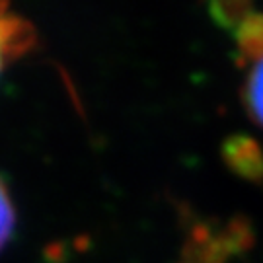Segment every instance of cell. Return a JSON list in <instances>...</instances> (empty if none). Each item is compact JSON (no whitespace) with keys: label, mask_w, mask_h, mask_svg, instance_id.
Segmentation results:
<instances>
[{"label":"cell","mask_w":263,"mask_h":263,"mask_svg":"<svg viewBox=\"0 0 263 263\" xmlns=\"http://www.w3.org/2000/svg\"><path fill=\"white\" fill-rule=\"evenodd\" d=\"M33 47V26L14 12L10 0H0V74Z\"/></svg>","instance_id":"cell-1"},{"label":"cell","mask_w":263,"mask_h":263,"mask_svg":"<svg viewBox=\"0 0 263 263\" xmlns=\"http://www.w3.org/2000/svg\"><path fill=\"white\" fill-rule=\"evenodd\" d=\"M238 51L242 61H255L263 59V14L248 16L238 28Z\"/></svg>","instance_id":"cell-2"},{"label":"cell","mask_w":263,"mask_h":263,"mask_svg":"<svg viewBox=\"0 0 263 263\" xmlns=\"http://www.w3.org/2000/svg\"><path fill=\"white\" fill-rule=\"evenodd\" d=\"M244 104L250 117L263 127V59L255 61L244 86Z\"/></svg>","instance_id":"cell-3"},{"label":"cell","mask_w":263,"mask_h":263,"mask_svg":"<svg viewBox=\"0 0 263 263\" xmlns=\"http://www.w3.org/2000/svg\"><path fill=\"white\" fill-rule=\"evenodd\" d=\"M16 226V211H14V203L10 199V193L4 181L0 178V252L4 250V246L8 244L10 236L14 232Z\"/></svg>","instance_id":"cell-4"}]
</instances>
